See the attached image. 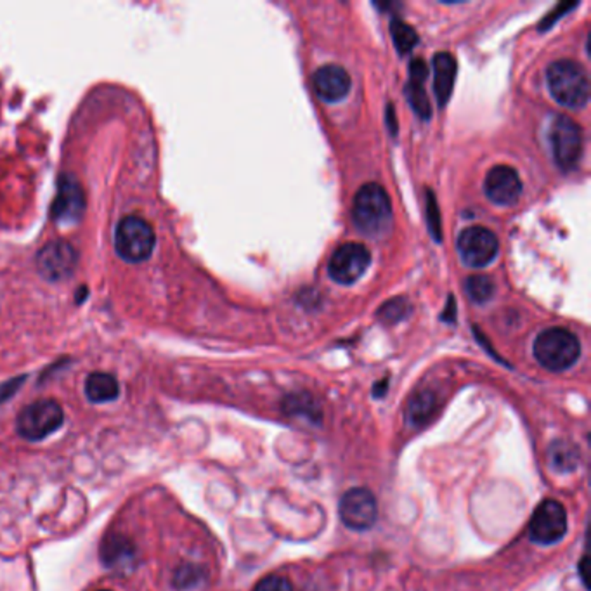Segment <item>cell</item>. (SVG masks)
Wrapping results in <instances>:
<instances>
[{"label": "cell", "mask_w": 591, "mask_h": 591, "mask_svg": "<svg viewBox=\"0 0 591 591\" xmlns=\"http://www.w3.org/2000/svg\"><path fill=\"white\" fill-rule=\"evenodd\" d=\"M352 220L355 228L373 238L383 236L392 226V204L380 184H364L354 196Z\"/></svg>", "instance_id": "cell-1"}, {"label": "cell", "mask_w": 591, "mask_h": 591, "mask_svg": "<svg viewBox=\"0 0 591 591\" xmlns=\"http://www.w3.org/2000/svg\"><path fill=\"white\" fill-rule=\"evenodd\" d=\"M548 89L556 103L579 109L590 100V80L585 68L572 60H558L547 71Z\"/></svg>", "instance_id": "cell-2"}, {"label": "cell", "mask_w": 591, "mask_h": 591, "mask_svg": "<svg viewBox=\"0 0 591 591\" xmlns=\"http://www.w3.org/2000/svg\"><path fill=\"white\" fill-rule=\"evenodd\" d=\"M581 354V344L574 333L565 328H550L538 335L534 357L550 371L569 370Z\"/></svg>", "instance_id": "cell-3"}, {"label": "cell", "mask_w": 591, "mask_h": 591, "mask_svg": "<svg viewBox=\"0 0 591 591\" xmlns=\"http://www.w3.org/2000/svg\"><path fill=\"white\" fill-rule=\"evenodd\" d=\"M113 244L120 259L140 264L151 257L156 236L149 222L138 215H127L116 224Z\"/></svg>", "instance_id": "cell-4"}, {"label": "cell", "mask_w": 591, "mask_h": 591, "mask_svg": "<svg viewBox=\"0 0 591 591\" xmlns=\"http://www.w3.org/2000/svg\"><path fill=\"white\" fill-rule=\"evenodd\" d=\"M65 421L63 408L54 399H40L21 410L16 419L18 434L27 441H42Z\"/></svg>", "instance_id": "cell-5"}, {"label": "cell", "mask_w": 591, "mask_h": 591, "mask_svg": "<svg viewBox=\"0 0 591 591\" xmlns=\"http://www.w3.org/2000/svg\"><path fill=\"white\" fill-rule=\"evenodd\" d=\"M550 144L556 165L569 172L574 171L583 156V129L567 115H558L550 127Z\"/></svg>", "instance_id": "cell-6"}, {"label": "cell", "mask_w": 591, "mask_h": 591, "mask_svg": "<svg viewBox=\"0 0 591 591\" xmlns=\"http://www.w3.org/2000/svg\"><path fill=\"white\" fill-rule=\"evenodd\" d=\"M36 266L38 275L45 281H65L78 266V253L67 240H52L38 250Z\"/></svg>", "instance_id": "cell-7"}, {"label": "cell", "mask_w": 591, "mask_h": 591, "mask_svg": "<svg viewBox=\"0 0 591 591\" xmlns=\"http://www.w3.org/2000/svg\"><path fill=\"white\" fill-rule=\"evenodd\" d=\"M567 532V512L556 499L543 501L529 523V538L532 543L550 547L558 543Z\"/></svg>", "instance_id": "cell-8"}, {"label": "cell", "mask_w": 591, "mask_h": 591, "mask_svg": "<svg viewBox=\"0 0 591 591\" xmlns=\"http://www.w3.org/2000/svg\"><path fill=\"white\" fill-rule=\"evenodd\" d=\"M498 236L484 226H472L461 231L458 252L461 260L470 268H484L498 255Z\"/></svg>", "instance_id": "cell-9"}, {"label": "cell", "mask_w": 591, "mask_h": 591, "mask_svg": "<svg viewBox=\"0 0 591 591\" xmlns=\"http://www.w3.org/2000/svg\"><path fill=\"white\" fill-rule=\"evenodd\" d=\"M371 253L361 244H340L328 264L330 278L340 284H352L370 268Z\"/></svg>", "instance_id": "cell-10"}, {"label": "cell", "mask_w": 591, "mask_h": 591, "mask_svg": "<svg viewBox=\"0 0 591 591\" xmlns=\"http://www.w3.org/2000/svg\"><path fill=\"white\" fill-rule=\"evenodd\" d=\"M339 514L348 529L368 531L370 527L375 525L379 517L377 498L373 496L371 491L364 487L348 489L340 499Z\"/></svg>", "instance_id": "cell-11"}, {"label": "cell", "mask_w": 591, "mask_h": 591, "mask_svg": "<svg viewBox=\"0 0 591 591\" xmlns=\"http://www.w3.org/2000/svg\"><path fill=\"white\" fill-rule=\"evenodd\" d=\"M85 212V195L75 175L63 174L58 180V193L51 207L56 224L70 226L80 222Z\"/></svg>", "instance_id": "cell-12"}, {"label": "cell", "mask_w": 591, "mask_h": 591, "mask_svg": "<svg viewBox=\"0 0 591 591\" xmlns=\"http://www.w3.org/2000/svg\"><path fill=\"white\" fill-rule=\"evenodd\" d=\"M484 191L487 198L499 205L510 207L519 202L522 195V180L519 172L508 165L492 167L486 175Z\"/></svg>", "instance_id": "cell-13"}, {"label": "cell", "mask_w": 591, "mask_h": 591, "mask_svg": "<svg viewBox=\"0 0 591 591\" xmlns=\"http://www.w3.org/2000/svg\"><path fill=\"white\" fill-rule=\"evenodd\" d=\"M313 85L315 94L326 103L342 101L352 87V80L346 68L339 65H326L314 73Z\"/></svg>", "instance_id": "cell-14"}, {"label": "cell", "mask_w": 591, "mask_h": 591, "mask_svg": "<svg viewBox=\"0 0 591 591\" xmlns=\"http://www.w3.org/2000/svg\"><path fill=\"white\" fill-rule=\"evenodd\" d=\"M101 560L106 567L115 571H129L136 563V545L124 534L111 532L101 543Z\"/></svg>", "instance_id": "cell-15"}, {"label": "cell", "mask_w": 591, "mask_h": 591, "mask_svg": "<svg viewBox=\"0 0 591 591\" xmlns=\"http://www.w3.org/2000/svg\"><path fill=\"white\" fill-rule=\"evenodd\" d=\"M427 75H428V70H427V65L423 60L417 58L410 63V82H408L406 94H408L410 105L413 106V109L417 111V115L421 120H430V116H432V106H430L425 87H423Z\"/></svg>", "instance_id": "cell-16"}, {"label": "cell", "mask_w": 591, "mask_h": 591, "mask_svg": "<svg viewBox=\"0 0 591 591\" xmlns=\"http://www.w3.org/2000/svg\"><path fill=\"white\" fill-rule=\"evenodd\" d=\"M456 60L450 52H437L434 56V91L439 106L448 105L456 80Z\"/></svg>", "instance_id": "cell-17"}, {"label": "cell", "mask_w": 591, "mask_h": 591, "mask_svg": "<svg viewBox=\"0 0 591 591\" xmlns=\"http://www.w3.org/2000/svg\"><path fill=\"white\" fill-rule=\"evenodd\" d=\"M85 395L91 403H109L120 395V385L113 375L96 371L85 380Z\"/></svg>", "instance_id": "cell-18"}, {"label": "cell", "mask_w": 591, "mask_h": 591, "mask_svg": "<svg viewBox=\"0 0 591 591\" xmlns=\"http://www.w3.org/2000/svg\"><path fill=\"white\" fill-rule=\"evenodd\" d=\"M283 411L290 417H302L319 423L323 413L319 404L315 403L313 395L309 394H290L283 401Z\"/></svg>", "instance_id": "cell-19"}, {"label": "cell", "mask_w": 591, "mask_h": 591, "mask_svg": "<svg viewBox=\"0 0 591 591\" xmlns=\"http://www.w3.org/2000/svg\"><path fill=\"white\" fill-rule=\"evenodd\" d=\"M437 410V397L430 390L417 392L408 404V421L415 427L427 425L428 419L435 415Z\"/></svg>", "instance_id": "cell-20"}, {"label": "cell", "mask_w": 591, "mask_h": 591, "mask_svg": "<svg viewBox=\"0 0 591 591\" xmlns=\"http://www.w3.org/2000/svg\"><path fill=\"white\" fill-rule=\"evenodd\" d=\"M548 459H550V467L558 474H569V472L576 470V467L579 463V452L576 450V446L571 444L569 441H555L548 448Z\"/></svg>", "instance_id": "cell-21"}, {"label": "cell", "mask_w": 591, "mask_h": 591, "mask_svg": "<svg viewBox=\"0 0 591 591\" xmlns=\"http://www.w3.org/2000/svg\"><path fill=\"white\" fill-rule=\"evenodd\" d=\"M390 36L394 40V45L401 56L410 54L418 44V34L413 27L401 20H392L390 21Z\"/></svg>", "instance_id": "cell-22"}, {"label": "cell", "mask_w": 591, "mask_h": 591, "mask_svg": "<svg viewBox=\"0 0 591 591\" xmlns=\"http://www.w3.org/2000/svg\"><path fill=\"white\" fill-rule=\"evenodd\" d=\"M411 313V306L404 297H394L382 304L379 309L377 317L382 321L383 324H397L403 319H406Z\"/></svg>", "instance_id": "cell-23"}, {"label": "cell", "mask_w": 591, "mask_h": 591, "mask_svg": "<svg viewBox=\"0 0 591 591\" xmlns=\"http://www.w3.org/2000/svg\"><path fill=\"white\" fill-rule=\"evenodd\" d=\"M465 288H467V293L470 295V299L477 304H484L494 295V283L484 275L470 276L465 283Z\"/></svg>", "instance_id": "cell-24"}, {"label": "cell", "mask_w": 591, "mask_h": 591, "mask_svg": "<svg viewBox=\"0 0 591 591\" xmlns=\"http://www.w3.org/2000/svg\"><path fill=\"white\" fill-rule=\"evenodd\" d=\"M205 578V572L200 565L195 563H182L174 574V587L179 590H188L200 585Z\"/></svg>", "instance_id": "cell-25"}, {"label": "cell", "mask_w": 591, "mask_h": 591, "mask_svg": "<svg viewBox=\"0 0 591 591\" xmlns=\"http://www.w3.org/2000/svg\"><path fill=\"white\" fill-rule=\"evenodd\" d=\"M427 220H428V229L434 236L435 242L443 240V226H441V212L437 207V200L434 193L428 189L427 191Z\"/></svg>", "instance_id": "cell-26"}, {"label": "cell", "mask_w": 591, "mask_h": 591, "mask_svg": "<svg viewBox=\"0 0 591 591\" xmlns=\"http://www.w3.org/2000/svg\"><path fill=\"white\" fill-rule=\"evenodd\" d=\"M253 591H293V587L283 576H266L255 585Z\"/></svg>", "instance_id": "cell-27"}, {"label": "cell", "mask_w": 591, "mask_h": 591, "mask_svg": "<svg viewBox=\"0 0 591 591\" xmlns=\"http://www.w3.org/2000/svg\"><path fill=\"white\" fill-rule=\"evenodd\" d=\"M25 379L27 377H20V379H12L9 382L0 383V404L5 403V401H9L16 394V390L23 385Z\"/></svg>", "instance_id": "cell-28"}, {"label": "cell", "mask_w": 591, "mask_h": 591, "mask_svg": "<svg viewBox=\"0 0 591 591\" xmlns=\"http://www.w3.org/2000/svg\"><path fill=\"white\" fill-rule=\"evenodd\" d=\"M572 7H576V4H562V5H558V9H556L555 12H552V14L541 23V30H547V28L555 21L556 18L562 16V12H565V11L572 9Z\"/></svg>", "instance_id": "cell-29"}, {"label": "cell", "mask_w": 591, "mask_h": 591, "mask_svg": "<svg viewBox=\"0 0 591 591\" xmlns=\"http://www.w3.org/2000/svg\"><path fill=\"white\" fill-rule=\"evenodd\" d=\"M387 124H388V129L392 134L397 132V120H395V113H394V108L392 105L387 106Z\"/></svg>", "instance_id": "cell-30"}, {"label": "cell", "mask_w": 591, "mask_h": 591, "mask_svg": "<svg viewBox=\"0 0 591 591\" xmlns=\"http://www.w3.org/2000/svg\"><path fill=\"white\" fill-rule=\"evenodd\" d=\"M454 315H456V300H454V297H450V302H448L446 311L443 314V319L451 323V321H454Z\"/></svg>", "instance_id": "cell-31"}, {"label": "cell", "mask_w": 591, "mask_h": 591, "mask_svg": "<svg viewBox=\"0 0 591 591\" xmlns=\"http://www.w3.org/2000/svg\"><path fill=\"white\" fill-rule=\"evenodd\" d=\"M387 387H388V380H380V382L377 383V385H375V390H373L375 397H382V395H385V394H387Z\"/></svg>", "instance_id": "cell-32"}, {"label": "cell", "mask_w": 591, "mask_h": 591, "mask_svg": "<svg viewBox=\"0 0 591 591\" xmlns=\"http://www.w3.org/2000/svg\"><path fill=\"white\" fill-rule=\"evenodd\" d=\"M100 591H109V590H100Z\"/></svg>", "instance_id": "cell-33"}]
</instances>
